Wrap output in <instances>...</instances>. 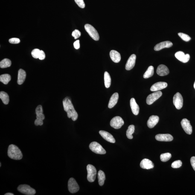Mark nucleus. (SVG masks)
<instances>
[{
    "mask_svg": "<svg viewBox=\"0 0 195 195\" xmlns=\"http://www.w3.org/2000/svg\"><path fill=\"white\" fill-rule=\"evenodd\" d=\"M140 166L141 168L146 170L153 168L154 166L152 161L147 159L142 160L140 163Z\"/></svg>",
    "mask_w": 195,
    "mask_h": 195,
    "instance_id": "6ab92c4d",
    "label": "nucleus"
},
{
    "mask_svg": "<svg viewBox=\"0 0 195 195\" xmlns=\"http://www.w3.org/2000/svg\"><path fill=\"white\" fill-rule=\"evenodd\" d=\"M190 163L192 167L195 171V156L192 157L190 159Z\"/></svg>",
    "mask_w": 195,
    "mask_h": 195,
    "instance_id": "a19ab883",
    "label": "nucleus"
},
{
    "mask_svg": "<svg viewBox=\"0 0 195 195\" xmlns=\"http://www.w3.org/2000/svg\"><path fill=\"white\" fill-rule=\"evenodd\" d=\"M194 89H195V81L194 82Z\"/></svg>",
    "mask_w": 195,
    "mask_h": 195,
    "instance_id": "c03bdc74",
    "label": "nucleus"
},
{
    "mask_svg": "<svg viewBox=\"0 0 195 195\" xmlns=\"http://www.w3.org/2000/svg\"><path fill=\"white\" fill-rule=\"evenodd\" d=\"M175 57L177 59L183 63L188 62L189 60L190 56L189 54L185 55L182 51H179L175 53Z\"/></svg>",
    "mask_w": 195,
    "mask_h": 195,
    "instance_id": "ddd939ff",
    "label": "nucleus"
},
{
    "mask_svg": "<svg viewBox=\"0 0 195 195\" xmlns=\"http://www.w3.org/2000/svg\"><path fill=\"white\" fill-rule=\"evenodd\" d=\"M8 155L12 159L19 160L22 159L23 155L20 149L14 144H10L8 150Z\"/></svg>",
    "mask_w": 195,
    "mask_h": 195,
    "instance_id": "f03ea898",
    "label": "nucleus"
},
{
    "mask_svg": "<svg viewBox=\"0 0 195 195\" xmlns=\"http://www.w3.org/2000/svg\"><path fill=\"white\" fill-rule=\"evenodd\" d=\"M85 29L86 31L89 34V36L94 40L98 41L100 39V36L97 30L92 25L89 24H86L85 25Z\"/></svg>",
    "mask_w": 195,
    "mask_h": 195,
    "instance_id": "423d86ee",
    "label": "nucleus"
},
{
    "mask_svg": "<svg viewBox=\"0 0 195 195\" xmlns=\"http://www.w3.org/2000/svg\"><path fill=\"white\" fill-rule=\"evenodd\" d=\"M119 94L118 93H115L111 97L108 105V107L109 109H112L115 106L118 102L119 99Z\"/></svg>",
    "mask_w": 195,
    "mask_h": 195,
    "instance_id": "b1692460",
    "label": "nucleus"
},
{
    "mask_svg": "<svg viewBox=\"0 0 195 195\" xmlns=\"http://www.w3.org/2000/svg\"><path fill=\"white\" fill-rule=\"evenodd\" d=\"M98 177L99 185L100 186H102L104 185L105 181L106 179V176L104 172L101 170H99L98 173Z\"/></svg>",
    "mask_w": 195,
    "mask_h": 195,
    "instance_id": "a878e982",
    "label": "nucleus"
},
{
    "mask_svg": "<svg viewBox=\"0 0 195 195\" xmlns=\"http://www.w3.org/2000/svg\"><path fill=\"white\" fill-rule=\"evenodd\" d=\"M88 172L87 179L90 182H93L95 180L97 175V170L93 166L88 164L87 166Z\"/></svg>",
    "mask_w": 195,
    "mask_h": 195,
    "instance_id": "20e7f679",
    "label": "nucleus"
},
{
    "mask_svg": "<svg viewBox=\"0 0 195 195\" xmlns=\"http://www.w3.org/2000/svg\"><path fill=\"white\" fill-rule=\"evenodd\" d=\"M130 106L132 111L134 115H138L139 114L140 108L139 106L137 104L135 98H132L130 100Z\"/></svg>",
    "mask_w": 195,
    "mask_h": 195,
    "instance_id": "4be33fe9",
    "label": "nucleus"
},
{
    "mask_svg": "<svg viewBox=\"0 0 195 195\" xmlns=\"http://www.w3.org/2000/svg\"><path fill=\"white\" fill-rule=\"evenodd\" d=\"M11 65V62L10 59H4L0 62V67L1 68L9 67Z\"/></svg>",
    "mask_w": 195,
    "mask_h": 195,
    "instance_id": "7c9ffc66",
    "label": "nucleus"
},
{
    "mask_svg": "<svg viewBox=\"0 0 195 195\" xmlns=\"http://www.w3.org/2000/svg\"><path fill=\"white\" fill-rule=\"evenodd\" d=\"M74 48L76 49H78L80 48V41L79 40L76 41L74 43Z\"/></svg>",
    "mask_w": 195,
    "mask_h": 195,
    "instance_id": "79ce46f5",
    "label": "nucleus"
},
{
    "mask_svg": "<svg viewBox=\"0 0 195 195\" xmlns=\"http://www.w3.org/2000/svg\"><path fill=\"white\" fill-rule=\"evenodd\" d=\"M159 121V117L157 116L152 115L149 118L147 121V126L150 128H152L157 124Z\"/></svg>",
    "mask_w": 195,
    "mask_h": 195,
    "instance_id": "412c9836",
    "label": "nucleus"
},
{
    "mask_svg": "<svg viewBox=\"0 0 195 195\" xmlns=\"http://www.w3.org/2000/svg\"><path fill=\"white\" fill-rule=\"evenodd\" d=\"M178 35L183 40L186 42H188L191 40V38L188 35L185 34V33H178Z\"/></svg>",
    "mask_w": 195,
    "mask_h": 195,
    "instance_id": "72a5a7b5",
    "label": "nucleus"
},
{
    "mask_svg": "<svg viewBox=\"0 0 195 195\" xmlns=\"http://www.w3.org/2000/svg\"><path fill=\"white\" fill-rule=\"evenodd\" d=\"M81 35V33L78 30L76 29L73 32L72 36L74 38V39H76L80 37Z\"/></svg>",
    "mask_w": 195,
    "mask_h": 195,
    "instance_id": "e433bc0d",
    "label": "nucleus"
},
{
    "mask_svg": "<svg viewBox=\"0 0 195 195\" xmlns=\"http://www.w3.org/2000/svg\"><path fill=\"white\" fill-rule=\"evenodd\" d=\"M45 54L42 50H41L39 53V58L41 60H43L45 58Z\"/></svg>",
    "mask_w": 195,
    "mask_h": 195,
    "instance_id": "ea45409f",
    "label": "nucleus"
},
{
    "mask_svg": "<svg viewBox=\"0 0 195 195\" xmlns=\"http://www.w3.org/2000/svg\"><path fill=\"white\" fill-rule=\"evenodd\" d=\"M64 110L67 114V116L69 118H72L73 121L77 120L78 115L72 102L71 99L67 97L64 99L63 102Z\"/></svg>",
    "mask_w": 195,
    "mask_h": 195,
    "instance_id": "f257e3e1",
    "label": "nucleus"
},
{
    "mask_svg": "<svg viewBox=\"0 0 195 195\" xmlns=\"http://www.w3.org/2000/svg\"><path fill=\"white\" fill-rule=\"evenodd\" d=\"M172 155L170 153L161 154L160 156L161 161L163 162H166L169 160L171 158Z\"/></svg>",
    "mask_w": 195,
    "mask_h": 195,
    "instance_id": "473e14b6",
    "label": "nucleus"
},
{
    "mask_svg": "<svg viewBox=\"0 0 195 195\" xmlns=\"http://www.w3.org/2000/svg\"><path fill=\"white\" fill-rule=\"evenodd\" d=\"M182 165V162L181 161L178 160L174 161L172 164L171 167L173 168H178L180 167Z\"/></svg>",
    "mask_w": 195,
    "mask_h": 195,
    "instance_id": "f704fd0d",
    "label": "nucleus"
},
{
    "mask_svg": "<svg viewBox=\"0 0 195 195\" xmlns=\"http://www.w3.org/2000/svg\"><path fill=\"white\" fill-rule=\"evenodd\" d=\"M100 135L107 141L112 143H115V140L114 137L109 133L104 130H100L99 132Z\"/></svg>",
    "mask_w": 195,
    "mask_h": 195,
    "instance_id": "a211bd4d",
    "label": "nucleus"
},
{
    "mask_svg": "<svg viewBox=\"0 0 195 195\" xmlns=\"http://www.w3.org/2000/svg\"><path fill=\"white\" fill-rule=\"evenodd\" d=\"M1 163H0V167H1Z\"/></svg>",
    "mask_w": 195,
    "mask_h": 195,
    "instance_id": "a18cd8bd",
    "label": "nucleus"
},
{
    "mask_svg": "<svg viewBox=\"0 0 195 195\" xmlns=\"http://www.w3.org/2000/svg\"><path fill=\"white\" fill-rule=\"evenodd\" d=\"M41 50L39 49H34L32 51L31 54L33 57L35 59L39 58V53Z\"/></svg>",
    "mask_w": 195,
    "mask_h": 195,
    "instance_id": "c9c22d12",
    "label": "nucleus"
},
{
    "mask_svg": "<svg viewBox=\"0 0 195 195\" xmlns=\"http://www.w3.org/2000/svg\"><path fill=\"white\" fill-rule=\"evenodd\" d=\"M167 83L165 82H159L154 84L150 88L152 91H157L166 88L167 86Z\"/></svg>",
    "mask_w": 195,
    "mask_h": 195,
    "instance_id": "dca6fc26",
    "label": "nucleus"
},
{
    "mask_svg": "<svg viewBox=\"0 0 195 195\" xmlns=\"http://www.w3.org/2000/svg\"><path fill=\"white\" fill-rule=\"evenodd\" d=\"M169 72L170 71L168 68L165 65H159L156 70L157 74L161 76L168 75Z\"/></svg>",
    "mask_w": 195,
    "mask_h": 195,
    "instance_id": "aec40b11",
    "label": "nucleus"
},
{
    "mask_svg": "<svg viewBox=\"0 0 195 195\" xmlns=\"http://www.w3.org/2000/svg\"><path fill=\"white\" fill-rule=\"evenodd\" d=\"M136 56L135 54H132L130 56L126 65V69L129 71L133 69L135 66Z\"/></svg>",
    "mask_w": 195,
    "mask_h": 195,
    "instance_id": "f3484780",
    "label": "nucleus"
},
{
    "mask_svg": "<svg viewBox=\"0 0 195 195\" xmlns=\"http://www.w3.org/2000/svg\"><path fill=\"white\" fill-rule=\"evenodd\" d=\"M26 77V73L22 69H20L18 71L17 83L18 84L21 85L24 83Z\"/></svg>",
    "mask_w": 195,
    "mask_h": 195,
    "instance_id": "393cba45",
    "label": "nucleus"
},
{
    "mask_svg": "<svg viewBox=\"0 0 195 195\" xmlns=\"http://www.w3.org/2000/svg\"><path fill=\"white\" fill-rule=\"evenodd\" d=\"M173 103L177 109L182 108L183 104V99L182 96L179 93H177L173 98Z\"/></svg>",
    "mask_w": 195,
    "mask_h": 195,
    "instance_id": "1a4fd4ad",
    "label": "nucleus"
},
{
    "mask_svg": "<svg viewBox=\"0 0 195 195\" xmlns=\"http://www.w3.org/2000/svg\"><path fill=\"white\" fill-rule=\"evenodd\" d=\"M76 4L81 8H83L85 7V4L83 0H74Z\"/></svg>",
    "mask_w": 195,
    "mask_h": 195,
    "instance_id": "4c0bfd02",
    "label": "nucleus"
},
{
    "mask_svg": "<svg viewBox=\"0 0 195 195\" xmlns=\"http://www.w3.org/2000/svg\"><path fill=\"white\" fill-rule=\"evenodd\" d=\"M110 126L115 129H119L124 124V121L120 116H116L112 119L110 121Z\"/></svg>",
    "mask_w": 195,
    "mask_h": 195,
    "instance_id": "9d476101",
    "label": "nucleus"
},
{
    "mask_svg": "<svg viewBox=\"0 0 195 195\" xmlns=\"http://www.w3.org/2000/svg\"><path fill=\"white\" fill-rule=\"evenodd\" d=\"M9 42L12 44H18L20 43V41L18 38H13L9 39Z\"/></svg>",
    "mask_w": 195,
    "mask_h": 195,
    "instance_id": "58836bf2",
    "label": "nucleus"
},
{
    "mask_svg": "<svg viewBox=\"0 0 195 195\" xmlns=\"http://www.w3.org/2000/svg\"><path fill=\"white\" fill-rule=\"evenodd\" d=\"M154 74V68L152 66H150L148 68L147 71L144 73V78L147 79L151 77Z\"/></svg>",
    "mask_w": 195,
    "mask_h": 195,
    "instance_id": "2f4dec72",
    "label": "nucleus"
},
{
    "mask_svg": "<svg viewBox=\"0 0 195 195\" xmlns=\"http://www.w3.org/2000/svg\"><path fill=\"white\" fill-rule=\"evenodd\" d=\"M18 190L20 193L27 195H34L36 193V190L31 188L28 185H20L18 188Z\"/></svg>",
    "mask_w": 195,
    "mask_h": 195,
    "instance_id": "0eeeda50",
    "label": "nucleus"
},
{
    "mask_svg": "<svg viewBox=\"0 0 195 195\" xmlns=\"http://www.w3.org/2000/svg\"><path fill=\"white\" fill-rule=\"evenodd\" d=\"M36 119L34 121V124L36 126H41L43 124V120L45 119L42 106L39 105L36 107Z\"/></svg>",
    "mask_w": 195,
    "mask_h": 195,
    "instance_id": "7ed1b4c3",
    "label": "nucleus"
},
{
    "mask_svg": "<svg viewBox=\"0 0 195 195\" xmlns=\"http://www.w3.org/2000/svg\"><path fill=\"white\" fill-rule=\"evenodd\" d=\"M162 95V93L161 91H158L154 92L148 96L146 99V103L148 105H152L161 97Z\"/></svg>",
    "mask_w": 195,
    "mask_h": 195,
    "instance_id": "9b49d317",
    "label": "nucleus"
},
{
    "mask_svg": "<svg viewBox=\"0 0 195 195\" xmlns=\"http://www.w3.org/2000/svg\"><path fill=\"white\" fill-rule=\"evenodd\" d=\"M0 98L2 100L4 104L8 105L9 102V97L6 93L4 91H1L0 93Z\"/></svg>",
    "mask_w": 195,
    "mask_h": 195,
    "instance_id": "cd10ccee",
    "label": "nucleus"
},
{
    "mask_svg": "<svg viewBox=\"0 0 195 195\" xmlns=\"http://www.w3.org/2000/svg\"><path fill=\"white\" fill-rule=\"evenodd\" d=\"M5 195H14V194H13V193H6Z\"/></svg>",
    "mask_w": 195,
    "mask_h": 195,
    "instance_id": "37998d69",
    "label": "nucleus"
},
{
    "mask_svg": "<svg viewBox=\"0 0 195 195\" xmlns=\"http://www.w3.org/2000/svg\"><path fill=\"white\" fill-rule=\"evenodd\" d=\"M135 126L133 125L129 126L126 132V135L127 138L129 139H132L133 138L132 134L135 132Z\"/></svg>",
    "mask_w": 195,
    "mask_h": 195,
    "instance_id": "c756f323",
    "label": "nucleus"
},
{
    "mask_svg": "<svg viewBox=\"0 0 195 195\" xmlns=\"http://www.w3.org/2000/svg\"><path fill=\"white\" fill-rule=\"evenodd\" d=\"M68 189L70 192L72 193H76L80 189L78 184L74 178H70L68 181Z\"/></svg>",
    "mask_w": 195,
    "mask_h": 195,
    "instance_id": "6e6552de",
    "label": "nucleus"
},
{
    "mask_svg": "<svg viewBox=\"0 0 195 195\" xmlns=\"http://www.w3.org/2000/svg\"><path fill=\"white\" fill-rule=\"evenodd\" d=\"M181 125L184 130L188 135H191L192 133V127L190 121L187 119H184L181 121Z\"/></svg>",
    "mask_w": 195,
    "mask_h": 195,
    "instance_id": "f8f14e48",
    "label": "nucleus"
},
{
    "mask_svg": "<svg viewBox=\"0 0 195 195\" xmlns=\"http://www.w3.org/2000/svg\"><path fill=\"white\" fill-rule=\"evenodd\" d=\"M173 46V43L169 41H166L157 44L154 48V49L156 51H160L164 48H168L171 47Z\"/></svg>",
    "mask_w": 195,
    "mask_h": 195,
    "instance_id": "4468645a",
    "label": "nucleus"
},
{
    "mask_svg": "<svg viewBox=\"0 0 195 195\" xmlns=\"http://www.w3.org/2000/svg\"><path fill=\"white\" fill-rule=\"evenodd\" d=\"M110 58L112 60L116 63H118L121 60V55L118 52L115 50H112L109 53Z\"/></svg>",
    "mask_w": 195,
    "mask_h": 195,
    "instance_id": "5701e85b",
    "label": "nucleus"
},
{
    "mask_svg": "<svg viewBox=\"0 0 195 195\" xmlns=\"http://www.w3.org/2000/svg\"><path fill=\"white\" fill-rule=\"evenodd\" d=\"M11 80V76L8 74H3L0 76V81L7 85Z\"/></svg>",
    "mask_w": 195,
    "mask_h": 195,
    "instance_id": "c85d7f7f",
    "label": "nucleus"
},
{
    "mask_svg": "<svg viewBox=\"0 0 195 195\" xmlns=\"http://www.w3.org/2000/svg\"><path fill=\"white\" fill-rule=\"evenodd\" d=\"M89 148L94 153L100 154H105L106 152L100 144L96 142H93L89 145Z\"/></svg>",
    "mask_w": 195,
    "mask_h": 195,
    "instance_id": "39448f33",
    "label": "nucleus"
},
{
    "mask_svg": "<svg viewBox=\"0 0 195 195\" xmlns=\"http://www.w3.org/2000/svg\"><path fill=\"white\" fill-rule=\"evenodd\" d=\"M155 139L159 141H171L173 139V137L169 134H158L155 137Z\"/></svg>",
    "mask_w": 195,
    "mask_h": 195,
    "instance_id": "2eb2a0df",
    "label": "nucleus"
},
{
    "mask_svg": "<svg viewBox=\"0 0 195 195\" xmlns=\"http://www.w3.org/2000/svg\"><path fill=\"white\" fill-rule=\"evenodd\" d=\"M104 81L105 86L107 88H109L111 84V78L109 73L105 72L104 74Z\"/></svg>",
    "mask_w": 195,
    "mask_h": 195,
    "instance_id": "bb28decb",
    "label": "nucleus"
}]
</instances>
